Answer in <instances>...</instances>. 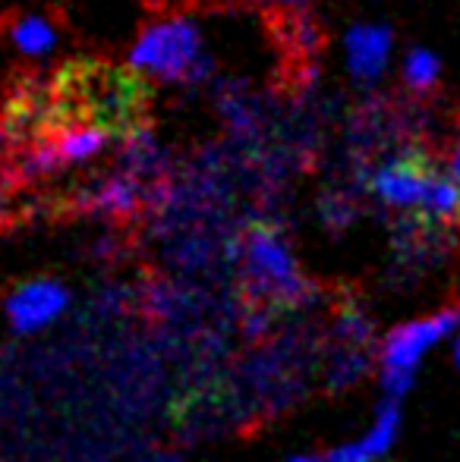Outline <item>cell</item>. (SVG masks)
<instances>
[{
	"label": "cell",
	"mask_w": 460,
	"mask_h": 462,
	"mask_svg": "<svg viewBox=\"0 0 460 462\" xmlns=\"http://www.w3.org/2000/svg\"><path fill=\"white\" fill-rule=\"evenodd\" d=\"M129 67L161 82H202L211 73L199 25L186 16H167L146 25L129 51Z\"/></svg>",
	"instance_id": "cell-4"
},
{
	"label": "cell",
	"mask_w": 460,
	"mask_h": 462,
	"mask_svg": "<svg viewBox=\"0 0 460 462\" xmlns=\"http://www.w3.org/2000/svg\"><path fill=\"white\" fill-rule=\"evenodd\" d=\"M369 195L385 211L445 226L460 220V183L417 152L391 154L369 171Z\"/></svg>",
	"instance_id": "cell-1"
},
{
	"label": "cell",
	"mask_w": 460,
	"mask_h": 462,
	"mask_svg": "<svg viewBox=\"0 0 460 462\" xmlns=\"http://www.w3.org/2000/svg\"><path fill=\"white\" fill-rule=\"evenodd\" d=\"M445 171L451 173V177L460 183V139L451 145V152H448V158H445Z\"/></svg>",
	"instance_id": "cell-14"
},
{
	"label": "cell",
	"mask_w": 460,
	"mask_h": 462,
	"mask_svg": "<svg viewBox=\"0 0 460 462\" xmlns=\"http://www.w3.org/2000/svg\"><path fill=\"white\" fill-rule=\"evenodd\" d=\"M460 330V305L426 311L388 328L375 343V377L388 400H404L417 387L419 371L432 353L451 346Z\"/></svg>",
	"instance_id": "cell-2"
},
{
	"label": "cell",
	"mask_w": 460,
	"mask_h": 462,
	"mask_svg": "<svg viewBox=\"0 0 460 462\" xmlns=\"http://www.w3.org/2000/svg\"><path fill=\"white\" fill-rule=\"evenodd\" d=\"M262 4H281V6H296V4H306V0H262Z\"/></svg>",
	"instance_id": "cell-18"
},
{
	"label": "cell",
	"mask_w": 460,
	"mask_h": 462,
	"mask_svg": "<svg viewBox=\"0 0 460 462\" xmlns=\"http://www.w3.org/2000/svg\"><path fill=\"white\" fill-rule=\"evenodd\" d=\"M391 29L379 23H360L350 25L344 38V54H347V69L356 82L372 86L381 73H385L388 60H391Z\"/></svg>",
	"instance_id": "cell-8"
},
{
	"label": "cell",
	"mask_w": 460,
	"mask_h": 462,
	"mask_svg": "<svg viewBox=\"0 0 460 462\" xmlns=\"http://www.w3.org/2000/svg\"><path fill=\"white\" fill-rule=\"evenodd\" d=\"M332 340H334V346L375 353L379 337H375V324L366 309H360V305H344V309H338V315H334Z\"/></svg>",
	"instance_id": "cell-11"
},
{
	"label": "cell",
	"mask_w": 460,
	"mask_h": 462,
	"mask_svg": "<svg viewBox=\"0 0 460 462\" xmlns=\"http://www.w3.org/2000/svg\"><path fill=\"white\" fill-rule=\"evenodd\" d=\"M70 311V290L57 277H29L4 299V318L13 334H42Z\"/></svg>",
	"instance_id": "cell-5"
},
{
	"label": "cell",
	"mask_w": 460,
	"mask_h": 462,
	"mask_svg": "<svg viewBox=\"0 0 460 462\" xmlns=\"http://www.w3.org/2000/svg\"><path fill=\"white\" fill-rule=\"evenodd\" d=\"M120 167L133 173V177H139L142 183H148V180L158 177V171H161V145L146 126H133L127 135H123Z\"/></svg>",
	"instance_id": "cell-9"
},
{
	"label": "cell",
	"mask_w": 460,
	"mask_h": 462,
	"mask_svg": "<svg viewBox=\"0 0 460 462\" xmlns=\"http://www.w3.org/2000/svg\"><path fill=\"white\" fill-rule=\"evenodd\" d=\"M442 79V60L429 48H410L404 57V82L410 92L426 95Z\"/></svg>",
	"instance_id": "cell-12"
},
{
	"label": "cell",
	"mask_w": 460,
	"mask_h": 462,
	"mask_svg": "<svg viewBox=\"0 0 460 462\" xmlns=\"http://www.w3.org/2000/svg\"><path fill=\"white\" fill-rule=\"evenodd\" d=\"M6 35H10L13 48L25 57H44L54 51L57 44V25L48 16H38V13H25L16 16L6 25Z\"/></svg>",
	"instance_id": "cell-10"
},
{
	"label": "cell",
	"mask_w": 460,
	"mask_h": 462,
	"mask_svg": "<svg viewBox=\"0 0 460 462\" xmlns=\"http://www.w3.org/2000/svg\"><path fill=\"white\" fill-rule=\"evenodd\" d=\"M133 462H180L174 453H146V457L133 459Z\"/></svg>",
	"instance_id": "cell-16"
},
{
	"label": "cell",
	"mask_w": 460,
	"mask_h": 462,
	"mask_svg": "<svg viewBox=\"0 0 460 462\" xmlns=\"http://www.w3.org/2000/svg\"><path fill=\"white\" fill-rule=\"evenodd\" d=\"M284 462H332V459H328V453H294V457H287Z\"/></svg>",
	"instance_id": "cell-15"
},
{
	"label": "cell",
	"mask_w": 460,
	"mask_h": 462,
	"mask_svg": "<svg viewBox=\"0 0 460 462\" xmlns=\"http://www.w3.org/2000/svg\"><path fill=\"white\" fill-rule=\"evenodd\" d=\"M237 264L243 286L258 305L300 309L313 296V283L296 258L294 243L271 224H256L243 233L237 245Z\"/></svg>",
	"instance_id": "cell-3"
},
{
	"label": "cell",
	"mask_w": 460,
	"mask_h": 462,
	"mask_svg": "<svg viewBox=\"0 0 460 462\" xmlns=\"http://www.w3.org/2000/svg\"><path fill=\"white\" fill-rule=\"evenodd\" d=\"M451 362H455V368L460 371V330H457V334H455V340H451Z\"/></svg>",
	"instance_id": "cell-17"
},
{
	"label": "cell",
	"mask_w": 460,
	"mask_h": 462,
	"mask_svg": "<svg viewBox=\"0 0 460 462\" xmlns=\"http://www.w3.org/2000/svg\"><path fill=\"white\" fill-rule=\"evenodd\" d=\"M319 217L328 230H347V226L356 220V205L347 199V195L334 192V195H328V199H322Z\"/></svg>",
	"instance_id": "cell-13"
},
{
	"label": "cell",
	"mask_w": 460,
	"mask_h": 462,
	"mask_svg": "<svg viewBox=\"0 0 460 462\" xmlns=\"http://www.w3.org/2000/svg\"><path fill=\"white\" fill-rule=\"evenodd\" d=\"M404 431V412H400V400H381L375 406L369 425L350 440H341L338 447L328 450L332 462H385L394 453Z\"/></svg>",
	"instance_id": "cell-6"
},
{
	"label": "cell",
	"mask_w": 460,
	"mask_h": 462,
	"mask_svg": "<svg viewBox=\"0 0 460 462\" xmlns=\"http://www.w3.org/2000/svg\"><path fill=\"white\" fill-rule=\"evenodd\" d=\"M0 201H4V199H0Z\"/></svg>",
	"instance_id": "cell-19"
},
{
	"label": "cell",
	"mask_w": 460,
	"mask_h": 462,
	"mask_svg": "<svg viewBox=\"0 0 460 462\" xmlns=\"http://www.w3.org/2000/svg\"><path fill=\"white\" fill-rule=\"evenodd\" d=\"M148 192V183H142L139 177H133L129 171L117 167L111 173H101L92 183H86L76 192V208L92 217H133L142 208Z\"/></svg>",
	"instance_id": "cell-7"
}]
</instances>
